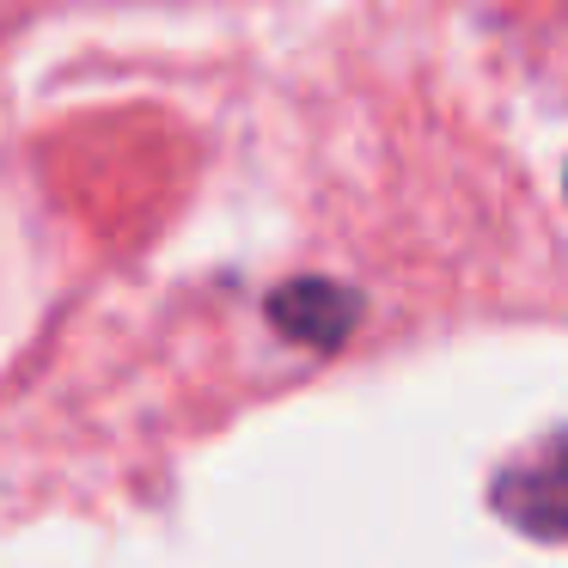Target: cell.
Segmentation results:
<instances>
[{
	"label": "cell",
	"mask_w": 568,
	"mask_h": 568,
	"mask_svg": "<svg viewBox=\"0 0 568 568\" xmlns=\"http://www.w3.org/2000/svg\"><path fill=\"white\" fill-rule=\"evenodd\" d=\"M361 318V300L336 282H287L270 294V324L287 336V343L306 348H336Z\"/></svg>",
	"instance_id": "obj_2"
},
{
	"label": "cell",
	"mask_w": 568,
	"mask_h": 568,
	"mask_svg": "<svg viewBox=\"0 0 568 568\" xmlns=\"http://www.w3.org/2000/svg\"><path fill=\"white\" fill-rule=\"evenodd\" d=\"M495 514L514 519L526 538H568V434L550 446H538V453H526L519 465H507L501 477H495L489 489Z\"/></svg>",
	"instance_id": "obj_1"
}]
</instances>
